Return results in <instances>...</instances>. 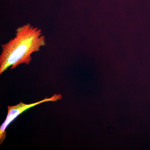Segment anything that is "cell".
I'll return each mask as SVG.
<instances>
[{"label":"cell","mask_w":150,"mask_h":150,"mask_svg":"<svg viewBox=\"0 0 150 150\" xmlns=\"http://www.w3.org/2000/svg\"><path fill=\"white\" fill-rule=\"evenodd\" d=\"M16 31L15 36L1 46V75L9 67L13 69L22 64H29L32 60V54L46 45V38L41 29L30 23L18 28Z\"/></svg>","instance_id":"cell-1"},{"label":"cell","mask_w":150,"mask_h":150,"mask_svg":"<svg viewBox=\"0 0 150 150\" xmlns=\"http://www.w3.org/2000/svg\"><path fill=\"white\" fill-rule=\"evenodd\" d=\"M62 96L61 94L56 93L54 94L50 98H46L44 99L40 100L38 102L27 104L23 103L21 101L20 103L15 105H8L7 106L8 113L6 118L4 122L2 124L0 127V144H3L6 138V129L14 119L21 114L27 109H29L30 108L36 106L40 104L43 103L52 101V102H57L58 100L62 99Z\"/></svg>","instance_id":"cell-2"}]
</instances>
